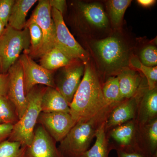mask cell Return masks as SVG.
I'll use <instances>...</instances> for the list:
<instances>
[{"instance_id": "d6a6232c", "label": "cell", "mask_w": 157, "mask_h": 157, "mask_svg": "<svg viewBox=\"0 0 157 157\" xmlns=\"http://www.w3.org/2000/svg\"><path fill=\"white\" fill-rule=\"evenodd\" d=\"M9 74H0V96L7 97Z\"/></svg>"}, {"instance_id": "8992f818", "label": "cell", "mask_w": 157, "mask_h": 157, "mask_svg": "<svg viewBox=\"0 0 157 157\" xmlns=\"http://www.w3.org/2000/svg\"><path fill=\"white\" fill-rule=\"evenodd\" d=\"M51 14L56 27L54 48H58L70 58L80 60L86 64L89 58V54L70 33L65 24L63 14L52 8Z\"/></svg>"}, {"instance_id": "44dd1931", "label": "cell", "mask_w": 157, "mask_h": 157, "mask_svg": "<svg viewBox=\"0 0 157 157\" xmlns=\"http://www.w3.org/2000/svg\"><path fill=\"white\" fill-rule=\"evenodd\" d=\"M76 60L70 58L56 48H53L42 56L40 65L51 72L69 66Z\"/></svg>"}, {"instance_id": "ba28073f", "label": "cell", "mask_w": 157, "mask_h": 157, "mask_svg": "<svg viewBox=\"0 0 157 157\" xmlns=\"http://www.w3.org/2000/svg\"><path fill=\"white\" fill-rule=\"evenodd\" d=\"M139 125L135 120L116 127L106 132L111 150L140 151L138 146Z\"/></svg>"}, {"instance_id": "7c38bea8", "label": "cell", "mask_w": 157, "mask_h": 157, "mask_svg": "<svg viewBox=\"0 0 157 157\" xmlns=\"http://www.w3.org/2000/svg\"><path fill=\"white\" fill-rule=\"evenodd\" d=\"M37 123L42 126L56 142H60L76 124L70 113L41 112Z\"/></svg>"}, {"instance_id": "7402d4cb", "label": "cell", "mask_w": 157, "mask_h": 157, "mask_svg": "<svg viewBox=\"0 0 157 157\" xmlns=\"http://www.w3.org/2000/svg\"><path fill=\"white\" fill-rule=\"evenodd\" d=\"M104 124L105 121L98 129L94 145L80 157H109V153L112 150L107 140Z\"/></svg>"}, {"instance_id": "d4e9b609", "label": "cell", "mask_w": 157, "mask_h": 157, "mask_svg": "<svg viewBox=\"0 0 157 157\" xmlns=\"http://www.w3.org/2000/svg\"><path fill=\"white\" fill-rule=\"evenodd\" d=\"M129 67L137 71H140L145 76L149 90H152L157 87V67H148L144 66L137 57L131 56L129 61Z\"/></svg>"}, {"instance_id": "d590c367", "label": "cell", "mask_w": 157, "mask_h": 157, "mask_svg": "<svg viewBox=\"0 0 157 157\" xmlns=\"http://www.w3.org/2000/svg\"><path fill=\"white\" fill-rule=\"evenodd\" d=\"M5 28H6V27L4 25V24L2 22V21H0V36L3 34V32L5 30Z\"/></svg>"}, {"instance_id": "8fae6325", "label": "cell", "mask_w": 157, "mask_h": 157, "mask_svg": "<svg viewBox=\"0 0 157 157\" xmlns=\"http://www.w3.org/2000/svg\"><path fill=\"white\" fill-rule=\"evenodd\" d=\"M147 86V83L144 82L135 96L121 101L113 107L105 121V132H107L116 127L135 120L140 97Z\"/></svg>"}, {"instance_id": "30bf717a", "label": "cell", "mask_w": 157, "mask_h": 157, "mask_svg": "<svg viewBox=\"0 0 157 157\" xmlns=\"http://www.w3.org/2000/svg\"><path fill=\"white\" fill-rule=\"evenodd\" d=\"M8 73L7 98L14 105L19 119L25 112L28 101L24 86L23 72L19 60L9 68Z\"/></svg>"}, {"instance_id": "9c48e42d", "label": "cell", "mask_w": 157, "mask_h": 157, "mask_svg": "<svg viewBox=\"0 0 157 157\" xmlns=\"http://www.w3.org/2000/svg\"><path fill=\"white\" fill-rule=\"evenodd\" d=\"M23 72L24 86L26 96L38 84L56 88L52 73L38 64L29 55L24 53L18 59Z\"/></svg>"}, {"instance_id": "83f0119b", "label": "cell", "mask_w": 157, "mask_h": 157, "mask_svg": "<svg viewBox=\"0 0 157 157\" xmlns=\"http://www.w3.org/2000/svg\"><path fill=\"white\" fill-rule=\"evenodd\" d=\"M25 149L19 142L6 140L0 144V157H25Z\"/></svg>"}, {"instance_id": "6da1fadb", "label": "cell", "mask_w": 157, "mask_h": 157, "mask_svg": "<svg viewBox=\"0 0 157 157\" xmlns=\"http://www.w3.org/2000/svg\"><path fill=\"white\" fill-rule=\"evenodd\" d=\"M108 106L100 77L92 65L86 63L82 79L70 105V114L77 122L92 117Z\"/></svg>"}, {"instance_id": "8d00e7d4", "label": "cell", "mask_w": 157, "mask_h": 157, "mask_svg": "<svg viewBox=\"0 0 157 157\" xmlns=\"http://www.w3.org/2000/svg\"><path fill=\"white\" fill-rule=\"evenodd\" d=\"M0 74H2V62L0 57Z\"/></svg>"}, {"instance_id": "e0dca14e", "label": "cell", "mask_w": 157, "mask_h": 157, "mask_svg": "<svg viewBox=\"0 0 157 157\" xmlns=\"http://www.w3.org/2000/svg\"><path fill=\"white\" fill-rule=\"evenodd\" d=\"M138 146L145 154L157 157V118L139 125Z\"/></svg>"}, {"instance_id": "4dcf8cb0", "label": "cell", "mask_w": 157, "mask_h": 157, "mask_svg": "<svg viewBox=\"0 0 157 157\" xmlns=\"http://www.w3.org/2000/svg\"><path fill=\"white\" fill-rule=\"evenodd\" d=\"M14 125L11 124H5L0 125V144L7 140L13 129Z\"/></svg>"}, {"instance_id": "484cf974", "label": "cell", "mask_w": 157, "mask_h": 157, "mask_svg": "<svg viewBox=\"0 0 157 157\" xmlns=\"http://www.w3.org/2000/svg\"><path fill=\"white\" fill-rule=\"evenodd\" d=\"M25 27L29 31L31 45L29 50L24 52V53L33 57L42 46L43 34L39 26L32 20L29 19L26 21Z\"/></svg>"}, {"instance_id": "e575fe53", "label": "cell", "mask_w": 157, "mask_h": 157, "mask_svg": "<svg viewBox=\"0 0 157 157\" xmlns=\"http://www.w3.org/2000/svg\"><path fill=\"white\" fill-rule=\"evenodd\" d=\"M137 3L144 7H148L152 6L155 3V0H138Z\"/></svg>"}, {"instance_id": "4fadbf2b", "label": "cell", "mask_w": 157, "mask_h": 157, "mask_svg": "<svg viewBox=\"0 0 157 157\" xmlns=\"http://www.w3.org/2000/svg\"><path fill=\"white\" fill-rule=\"evenodd\" d=\"M85 64L75 63L63 67L59 77L56 89L63 95L69 104H71L73 97L80 84L84 74Z\"/></svg>"}, {"instance_id": "d6986e66", "label": "cell", "mask_w": 157, "mask_h": 157, "mask_svg": "<svg viewBox=\"0 0 157 157\" xmlns=\"http://www.w3.org/2000/svg\"><path fill=\"white\" fill-rule=\"evenodd\" d=\"M42 112H63L70 113V107L56 88L45 87L41 101Z\"/></svg>"}, {"instance_id": "1f68e13d", "label": "cell", "mask_w": 157, "mask_h": 157, "mask_svg": "<svg viewBox=\"0 0 157 157\" xmlns=\"http://www.w3.org/2000/svg\"><path fill=\"white\" fill-rule=\"evenodd\" d=\"M116 151L117 157H151L145 154L141 151Z\"/></svg>"}, {"instance_id": "277c9868", "label": "cell", "mask_w": 157, "mask_h": 157, "mask_svg": "<svg viewBox=\"0 0 157 157\" xmlns=\"http://www.w3.org/2000/svg\"><path fill=\"white\" fill-rule=\"evenodd\" d=\"M45 88L35 86L28 93V105L25 112L13 126L8 140L19 142L22 146H29L32 143L35 127L42 112L41 101Z\"/></svg>"}, {"instance_id": "f546056e", "label": "cell", "mask_w": 157, "mask_h": 157, "mask_svg": "<svg viewBox=\"0 0 157 157\" xmlns=\"http://www.w3.org/2000/svg\"><path fill=\"white\" fill-rule=\"evenodd\" d=\"M14 2V0H0V21L6 27L8 25L9 17Z\"/></svg>"}, {"instance_id": "836d02e7", "label": "cell", "mask_w": 157, "mask_h": 157, "mask_svg": "<svg viewBox=\"0 0 157 157\" xmlns=\"http://www.w3.org/2000/svg\"><path fill=\"white\" fill-rule=\"evenodd\" d=\"M49 4L51 8H54L63 14L67 7L66 1L63 0H50Z\"/></svg>"}, {"instance_id": "603a6c76", "label": "cell", "mask_w": 157, "mask_h": 157, "mask_svg": "<svg viewBox=\"0 0 157 157\" xmlns=\"http://www.w3.org/2000/svg\"><path fill=\"white\" fill-rule=\"evenodd\" d=\"M102 90L104 100L109 106H115L123 101L121 97L117 76L108 77L102 84Z\"/></svg>"}, {"instance_id": "5b68a950", "label": "cell", "mask_w": 157, "mask_h": 157, "mask_svg": "<svg viewBox=\"0 0 157 157\" xmlns=\"http://www.w3.org/2000/svg\"><path fill=\"white\" fill-rule=\"evenodd\" d=\"M29 31L25 27L17 30L7 26L0 36V57L2 62V74L8 73L9 68L19 59L22 51L30 47Z\"/></svg>"}, {"instance_id": "4316f807", "label": "cell", "mask_w": 157, "mask_h": 157, "mask_svg": "<svg viewBox=\"0 0 157 157\" xmlns=\"http://www.w3.org/2000/svg\"><path fill=\"white\" fill-rule=\"evenodd\" d=\"M19 120L14 105L6 96H0V125H14Z\"/></svg>"}, {"instance_id": "52a82bcc", "label": "cell", "mask_w": 157, "mask_h": 157, "mask_svg": "<svg viewBox=\"0 0 157 157\" xmlns=\"http://www.w3.org/2000/svg\"><path fill=\"white\" fill-rule=\"evenodd\" d=\"M30 19L37 23L42 30L43 41L42 46L33 57L41 58L54 48L56 27L51 14V7L48 0H40Z\"/></svg>"}, {"instance_id": "2e32d148", "label": "cell", "mask_w": 157, "mask_h": 157, "mask_svg": "<svg viewBox=\"0 0 157 157\" xmlns=\"http://www.w3.org/2000/svg\"><path fill=\"white\" fill-rule=\"evenodd\" d=\"M118 78L120 92L122 100L135 96L144 82L140 74L132 68H125L117 75Z\"/></svg>"}, {"instance_id": "cb8c5ba5", "label": "cell", "mask_w": 157, "mask_h": 157, "mask_svg": "<svg viewBox=\"0 0 157 157\" xmlns=\"http://www.w3.org/2000/svg\"><path fill=\"white\" fill-rule=\"evenodd\" d=\"M131 0H111L107 2V8L110 21L115 28L120 26L124 15L130 6Z\"/></svg>"}, {"instance_id": "3957f363", "label": "cell", "mask_w": 157, "mask_h": 157, "mask_svg": "<svg viewBox=\"0 0 157 157\" xmlns=\"http://www.w3.org/2000/svg\"><path fill=\"white\" fill-rule=\"evenodd\" d=\"M93 48L102 72L106 76H117L129 67L130 51L120 37L111 36L96 40L93 43Z\"/></svg>"}, {"instance_id": "f1b7e54d", "label": "cell", "mask_w": 157, "mask_h": 157, "mask_svg": "<svg viewBox=\"0 0 157 157\" xmlns=\"http://www.w3.org/2000/svg\"><path fill=\"white\" fill-rule=\"evenodd\" d=\"M139 59L141 63L147 67H157L156 47L152 45H149L144 47L140 52Z\"/></svg>"}, {"instance_id": "ac0fdd59", "label": "cell", "mask_w": 157, "mask_h": 157, "mask_svg": "<svg viewBox=\"0 0 157 157\" xmlns=\"http://www.w3.org/2000/svg\"><path fill=\"white\" fill-rule=\"evenodd\" d=\"M78 7L84 19L91 26L99 29H103L108 27V17L100 3L80 2Z\"/></svg>"}, {"instance_id": "7a4b0ae2", "label": "cell", "mask_w": 157, "mask_h": 157, "mask_svg": "<svg viewBox=\"0 0 157 157\" xmlns=\"http://www.w3.org/2000/svg\"><path fill=\"white\" fill-rule=\"evenodd\" d=\"M114 106H108L92 117L76 122L58 147L63 157H80L89 149L98 129Z\"/></svg>"}, {"instance_id": "ffe728a7", "label": "cell", "mask_w": 157, "mask_h": 157, "mask_svg": "<svg viewBox=\"0 0 157 157\" xmlns=\"http://www.w3.org/2000/svg\"><path fill=\"white\" fill-rule=\"evenodd\" d=\"M36 0H16L11 10L8 25L12 28L22 30L25 27L27 15Z\"/></svg>"}, {"instance_id": "5bb4252c", "label": "cell", "mask_w": 157, "mask_h": 157, "mask_svg": "<svg viewBox=\"0 0 157 157\" xmlns=\"http://www.w3.org/2000/svg\"><path fill=\"white\" fill-rule=\"evenodd\" d=\"M56 142L42 126L35 129L32 143L26 147L25 157H63Z\"/></svg>"}, {"instance_id": "9a60e30c", "label": "cell", "mask_w": 157, "mask_h": 157, "mask_svg": "<svg viewBox=\"0 0 157 157\" xmlns=\"http://www.w3.org/2000/svg\"><path fill=\"white\" fill-rule=\"evenodd\" d=\"M157 118V88L149 90L148 86L140 97L135 120L142 125Z\"/></svg>"}]
</instances>
